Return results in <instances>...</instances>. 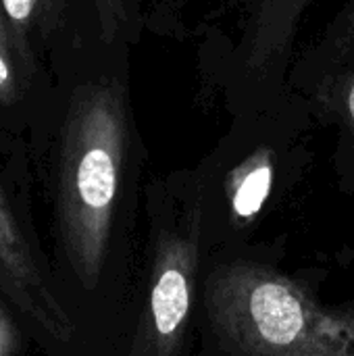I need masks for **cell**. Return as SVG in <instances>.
Here are the masks:
<instances>
[{
    "mask_svg": "<svg viewBox=\"0 0 354 356\" xmlns=\"http://www.w3.org/2000/svg\"><path fill=\"white\" fill-rule=\"evenodd\" d=\"M129 54L92 52L75 71L63 106L58 232L67 261L88 290L98 284L117 198L138 148Z\"/></svg>",
    "mask_w": 354,
    "mask_h": 356,
    "instance_id": "1",
    "label": "cell"
},
{
    "mask_svg": "<svg viewBox=\"0 0 354 356\" xmlns=\"http://www.w3.org/2000/svg\"><path fill=\"white\" fill-rule=\"evenodd\" d=\"M209 313L232 356H354V309H328L259 265L217 269Z\"/></svg>",
    "mask_w": 354,
    "mask_h": 356,
    "instance_id": "2",
    "label": "cell"
},
{
    "mask_svg": "<svg viewBox=\"0 0 354 356\" xmlns=\"http://www.w3.org/2000/svg\"><path fill=\"white\" fill-rule=\"evenodd\" d=\"M325 0H225L196 42V86L240 115L290 96L286 77L303 23Z\"/></svg>",
    "mask_w": 354,
    "mask_h": 356,
    "instance_id": "3",
    "label": "cell"
},
{
    "mask_svg": "<svg viewBox=\"0 0 354 356\" xmlns=\"http://www.w3.org/2000/svg\"><path fill=\"white\" fill-rule=\"evenodd\" d=\"M286 86L313 123L336 129L340 159L354 171V0H342L323 29L298 46Z\"/></svg>",
    "mask_w": 354,
    "mask_h": 356,
    "instance_id": "4",
    "label": "cell"
},
{
    "mask_svg": "<svg viewBox=\"0 0 354 356\" xmlns=\"http://www.w3.org/2000/svg\"><path fill=\"white\" fill-rule=\"evenodd\" d=\"M192 209L184 227H169L159 236L150 282V346L154 356H175L192 305V284L198 254V184L186 177Z\"/></svg>",
    "mask_w": 354,
    "mask_h": 356,
    "instance_id": "5",
    "label": "cell"
},
{
    "mask_svg": "<svg viewBox=\"0 0 354 356\" xmlns=\"http://www.w3.org/2000/svg\"><path fill=\"white\" fill-rule=\"evenodd\" d=\"M0 296L33 325L58 342L73 336V325L48 286L33 252L0 188Z\"/></svg>",
    "mask_w": 354,
    "mask_h": 356,
    "instance_id": "6",
    "label": "cell"
},
{
    "mask_svg": "<svg viewBox=\"0 0 354 356\" xmlns=\"http://www.w3.org/2000/svg\"><path fill=\"white\" fill-rule=\"evenodd\" d=\"M86 6L106 52H131L140 44L150 0H86Z\"/></svg>",
    "mask_w": 354,
    "mask_h": 356,
    "instance_id": "7",
    "label": "cell"
},
{
    "mask_svg": "<svg viewBox=\"0 0 354 356\" xmlns=\"http://www.w3.org/2000/svg\"><path fill=\"white\" fill-rule=\"evenodd\" d=\"M33 50L6 17L0 4V104L19 102L33 79Z\"/></svg>",
    "mask_w": 354,
    "mask_h": 356,
    "instance_id": "8",
    "label": "cell"
},
{
    "mask_svg": "<svg viewBox=\"0 0 354 356\" xmlns=\"http://www.w3.org/2000/svg\"><path fill=\"white\" fill-rule=\"evenodd\" d=\"M0 4L27 44L33 38L50 42L69 27V0H0Z\"/></svg>",
    "mask_w": 354,
    "mask_h": 356,
    "instance_id": "9",
    "label": "cell"
},
{
    "mask_svg": "<svg viewBox=\"0 0 354 356\" xmlns=\"http://www.w3.org/2000/svg\"><path fill=\"white\" fill-rule=\"evenodd\" d=\"M196 0H150L146 31L182 42L192 33V8Z\"/></svg>",
    "mask_w": 354,
    "mask_h": 356,
    "instance_id": "10",
    "label": "cell"
},
{
    "mask_svg": "<svg viewBox=\"0 0 354 356\" xmlns=\"http://www.w3.org/2000/svg\"><path fill=\"white\" fill-rule=\"evenodd\" d=\"M0 356H21V342H19L17 327L2 307H0Z\"/></svg>",
    "mask_w": 354,
    "mask_h": 356,
    "instance_id": "11",
    "label": "cell"
}]
</instances>
